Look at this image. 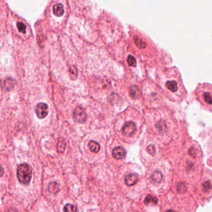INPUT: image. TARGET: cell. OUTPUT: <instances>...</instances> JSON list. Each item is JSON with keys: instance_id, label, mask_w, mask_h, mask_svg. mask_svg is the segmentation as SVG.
I'll return each instance as SVG.
<instances>
[{"instance_id": "cell-25", "label": "cell", "mask_w": 212, "mask_h": 212, "mask_svg": "<svg viewBox=\"0 0 212 212\" xmlns=\"http://www.w3.org/2000/svg\"><path fill=\"white\" fill-rule=\"evenodd\" d=\"M3 174H4V169H3V168L2 166H0V177L1 176H2Z\"/></svg>"}, {"instance_id": "cell-23", "label": "cell", "mask_w": 212, "mask_h": 212, "mask_svg": "<svg viewBox=\"0 0 212 212\" xmlns=\"http://www.w3.org/2000/svg\"><path fill=\"white\" fill-rule=\"evenodd\" d=\"M64 212H76V208L74 205L68 204L64 207Z\"/></svg>"}, {"instance_id": "cell-14", "label": "cell", "mask_w": 212, "mask_h": 212, "mask_svg": "<svg viewBox=\"0 0 212 212\" xmlns=\"http://www.w3.org/2000/svg\"><path fill=\"white\" fill-rule=\"evenodd\" d=\"M88 147L90 148V150L93 152V153H98L100 150L101 146L99 144V143H98L96 141L94 140H91L89 144H88Z\"/></svg>"}, {"instance_id": "cell-6", "label": "cell", "mask_w": 212, "mask_h": 212, "mask_svg": "<svg viewBox=\"0 0 212 212\" xmlns=\"http://www.w3.org/2000/svg\"><path fill=\"white\" fill-rule=\"evenodd\" d=\"M136 130V127L135 123L132 122H128L125 123L122 128V133L126 136H133Z\"/></svg>"}, {"instance_id": "cell-13", "label": "cell", "mask_w": 212, "mask_h": 212, "mask_svg": "<svg viewBox=\"0 0 212 212\" xmlns=\"http://www.w3.org/2000/svg\"><path fill=\"white\" fill-rule=\"evenodd\" d=\"M163 179V175L161 173V172L159 171H155L151 176V180L154 183H156V184L161 183Z\"/></svg>"}, {"instance_id": "cell-4", "label": "cell", "mask_w": 212, "mask_h": 212, "mask_svg": "<svg viewBox=\"0 0 212 212\" xmlns=\"http://www.w3.org/2000/svg\"><path fill=\"white\" fill-rule=\"evenodd\" d=\"M17 176L21 183L27 185L32 177V169L26 163L21 164L17 168Z\"/></svg>"}, {"instance_id": "cell-22", "label": "cell", "mask_w": 212, "mask_h": 212, "mask_svg": "<svg viewBox=\"0 0 212 212\" xmlns=\"http://www.w3.org/2000/svg\"><path fill=\"white\" fill-rule=\"evenodd\" d=\"M127 63L130 67H136V62L135 57L132 55H129L127 58Z\"/></svg>"}, {"instance_id": "cell-20", "label": "cell", "mask_w": 212, "mask_h": 212, "mask_svg": "<svg viewBox=\"0 0 212 212\" xmlns=\"http://www.w3.org/2000/svg\"><path fill=\"white\" fill-rule=\"evenodd\" d=\"M157 202H158V199L156 197H154L151 195L148 196L145 200V203L146 204H148L150 203H153L156 204Z\"/></svg>"}, {"instance_id": "cell-11", "label": "cell", "mask_w": 212, "mask_h": 212, "mask_svg": "<svg viewBox=\"0 0 212 212\" xmlns=\"http://www.w3.org/2000/svg\"><path fill=\"white\" fill-rule=\"evenodd\" d=\"M53 14L57 17L62 16L65 12L64 7L63 4L61 3H58V4L54 5L53 7Z\"/></svg>"}, {"instance_id": "cell-21", "label": "cell", "mask_w": 212, "mask_h": 212, "mask_svg": "<svg viewBox=\"0 0 212 212\" xmlns=\"http://www.w3.org/2000/svg\"><path fill=\"white\" fill-rule=\"evenodd\" d=\"M17 27L19 32L25 34L26 32V26L22 22H17Z\"/></svg>"}, {"instance_id": "cell-17", "label": "cell", "mask_w": 212, "mask_h": 212, "mask_svg": "<svg viewBox=\"0 0 212 212\" xmlns=\"http://www.w3.org/2000/svg\"><path fill=\"white\" fill-rule=\"evenodd\" d=\"M133 40L136 45L139 48H145L146 46V44L145 42H144L142 40H141L139 37L137 36H134L133 37Z\"/></svg>"}, {"instance_id": "cell-15", "label": "cell", "mask_w": 212, "mask_h": 212, "mask_svg": "<svg viewBox=\"0 0 212 212\" xmlns=\"http://www.w3.org/2000/svg\"><path fill=\"white\" fill-rule=\"evenodd\" d=\"M14 86V81L11 78H7L4 82V88L7 91L11 90Z\"/></svg>"}, {"instance_id": "cell-7", "label": "cell", "mask_w": 212, "mask_h": 212, "mask_svg": "<svg viewBox=\"0 0 212 212\" xmlns=\"http://www.w3.org/2000/svg\"><path fill=\"white\" fill-rule=\"evenodd\" d=\"M35 113L39 118H45L48 113V107L47 104L41 103L35 107Z\"/></svg>"}, {"instance_id": "cell-16", "label": "cell", "mask_w": 212, "mask_h": 212, "mask_svg": "<svg viewBox=\"0 0 212 212\" xmlns=\"http://www.w3.org/2000/svg\"><path fill=\"white\" fill-rule=\"evenodd\" d=\"M67 144L64 139L60 138L57 143V151L58 153H63L66 149Z\"/></svg>"}, {"instance_id": "cell-9", "label": "cell", "mask_w": 212, "mask_h": 212, "mask_svg": "<svg viewBox=\"0 0 212 212\" xmlns=\"http://www.w3.org/2000/svg\"><path fill=\"white\" fill-rule=\"evenodd\" d=\"M166 88L173 93H176L179 91V87L178 82L176 80H169L166 83Z\"/></svg>"}, {"instance_id": "cell-10", "label": "cell", "mask_w": 212, "mask_h": 212, "mask_svg": "<svg viewBox=\"0 0 212 212\" xmlns=\"http://www.w3.org/2000/svg\"><path fill=\"white\" fill-rule=\"evenodd\" d=\"M138 180V177L136 174H130L125 177V182L128 186H133L137 182Z\"/></svg>"}, {"instance_id": "cell-24", "label": "cell", "mask_w": 212, "mask_h": 212, "mask_svg": "<svg viewBox=\"0 0 212 212\" xmlns=\"http://www.w3.org/2000/svg\"><path fill=\"white\" fill-rule=\"evenodd\" d=\"M147 151H148L149 154L153 156V155H154V154L156 153V148H155L154 145H150L147 147Z\"/></svg>"}, {"instance_id": "cell-3", "label": "cell", "mask_w": 212, "mask_h": 212, "mask_svg": "<svg viewBox=\"0 0 212 212\" xmlns=\"http://www.w3.org/2000/svg\"><path fill=\"white\" fill-rule=\"evenodd\" d=\"M199 204L191 194H184L178 198L176 207L169 209L166 212H196Z\"/></svg>"}, {"instance_id": "cell-18", "label": "cell", "mask_w": 212, "mask_h": 212, "mask_svg": "<svg viewBox=\"0 0 212 212\" xmlns=\"http://www.w3.org/2000/svg\"><path fill=\"white\" fill-rule=\"evenodd\" d=\"M69 70H70V74L71 78L73 80H76L77 78V76H78V70H77L76 68L73 65H71L70 67Z\"/></svg>"}, {"instance_id": "cell-8", "label": "cell", "mask_w": 212, "mask_h": 212, "mask_svg": "<svg viewBox=\"0 0 212 212\" xmlns=\"http://www.w3.org/2000/svg\"><path fill=\"white\" fill-rule=\"evenodd\" d=\"M127 152L121 146L115 147L112 151V155L117 159H121L125 157Z\"/></svg>"}, {"instance_id": "cell-2", "label": "cell", "mask_w": 212, "mask_h": 212, "mask_svg": "<svg viewBox=\"0 0 212 212\" xmlns=\"http://www.w3.org/2000/svg\"><path fill=\"white\" fill-rule=\"evenodd\" d=\"M195 95L202 106L212 112V85L209 83L199 84L196 89Z\"/></svg>"}, {"instance_id": "cell-12", "label": "cell", "mask_w": 212, "mask_h": 212, "mask_svg": "<svg viewBox=\"0 0 212 212\" xmlns=\"http://www.w3.org/2000/svg\"><path fill=\"white\" fill-rule=\"evenodd\" d=\"M130 95L134 99H136L140 98V91L138 86L133 85L130 88Z\"/></svg>"}, {"instance_id": "cell-5", "label": "cell", "mask_w": 212, "mask_h": 212, "mask_svg": "<svg viewBox=\"0 0 212 212\" xmlns=\"http://www.w3.org/2000/svg\"><path fill=\"white\" fill-rule=\"evenodd\" d=\"M73 117L75 122L79 123H83L86 120L87 115L85 109L83 107L79 106L74 110Z\"/></svg>"}, {"instance_id": "cell-19", "label": "cell", "mask_w": 212, "mask_h": 212, "mask_svg": "<svg viewBox=\"0 0 212 212\" xmlns=\"http://www.w3.org/2000/svg\"><path fill=\"white\" fill-rule=\"evenodd\" d=\"M59 190L58 185L57 182H53L48 185V191L52 193H57Z\"/></svg>"}, {"instance_id": "cell-1", "label": "cell", "mask_w": 212, "mask_h": 212, "mask_svg": "<svg viewBox=\"0 0 212 212\" xmlns=\"http://www.w3.org/2000/svg\"><path fill=\"white\" fill-rule=\"evenodd\" d=\"M189 193L199 205H205L212 197V172L205 169L199 180L189 189Z\"/></svg>"}]
</instances>
